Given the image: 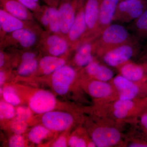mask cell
Returning <instances> with one entry per match:
<instances>
[{
  "instance_id": "cell-4",
  "label": "cell",
  "mask_w": 147,
  "mask_h": 147,
  "mask_svg": "<svg viewBox=\"0 0 147 147\" xmlns=\"http://www.w3.org/2000/svg\"><path fill=\"white\" fill-rule=\"evenodd\" d=\"M101 1H85L84 11L87 30L82 43L94 40L98 37V21Z\"/></svg>"
},
{
  "instance_id": "cell-13",
  "label": "cell",
  "mask_w": 147,
  "mask_h": 147,
  "mask_svg": "<svg viewBox=\"0 0 147 147\" xmlns=\"http://www.w3.org/2000/svg\"><path fill=\"white\" fill-rule=\"evenodd\" d=\"M111 81L117 91L118 99L134 100L140 93V86L137 83L130 81L120 74Z\"/></svg>"
},
{
  "instance_id": "cell-12",
  "label": "cell",
  "mask_w": 147,
  "mask_h": 147,
  "mask_svg": "<svg viewBox=\"0 0 147 147\" xmlns=\"http://www.w3.org/2000/svg\"><path fill=\"white\" fill-rule=\"evenodd\" d=\"M57 105V100L51 92L45 90L37 91L29 100V107L37 114H44L52 111Z\"/></svg>"
},
{
  "instance_id": "cell-29",
  "label": "cell",
  "mask_w": 147,
  "mask_h": 147,
  "mask_svg": "<svg viewBox=\"0 0 147 147\" xmlns=\"http://www.w3.org/2000/svg\"><path fill=\"white\" fill-rule=\"evenodd\" d=\"M26 121L17 118L15 119L11 124V129L15 134H21L26 130L28 125Z\"/></svg>"
},
{
  "instance_id": "cell-23",
  "label": "cell",
  "mask_w": 147,
  "mask_h": 147,
  "mask_svg": "<svg viewBox=\"0 0 147 147\" xmlns=\"http://www.w3.org/2000/svg\"><path fill=\"white\" fill-rule=\"evenodd\" d=\"M49 12V27L48 30L52 33L59 35L61 32L60 20L58 8L48 5Z\"/></svg>"
},
{
  "instance_id": "cell-24",
  "label": "cell",
  "mask_w": 147,
  "mask_h": 147,
  "mask_svg": "<svg viewBox=\"0 0 147 147\" xmlns=\"http://www.w3.org/2000/svg\"><path fill=\"white\" fill-rule=\"evenodd\" d=\"M49 132L50 129L44 125H37L29 131L28 138L32 143L39 144L47 137Z\"/></svg>"
},
{
  "instance_id": "cell-21",
  "label": "cell",
  "mask_w": 147,
  "mask_h": 147,
  "mask_svg": "<svg viewBox=\"0 0 147 147\" xmlns=\"http://www.w3.org/2000/svg\"><path fill=\"white\" fill-rule=\"evenodd\" d=\"M137 105L134 100L117 99L112 105V114L117 119H123L133 114Z\"/></svg>"
},
{
  "instance_id": "cell-31",
  "label": "cell",
  "mask_w": 147,
  "mask_h": 147,
  "mask_svg": "<svg viewBox=\"0 0 147 147\" xmlns=\"http://www.w3.org/2000/svg\"><path fill=\"white\" fill-rule=\"evenodd\" d=\"M32 110L25 106H19L16 109V118L26 121L32 116Z\"/></svg>"
},
{
  "instance_id": "cell-37",
  "label": "cell",
  "mask_w": 147,
  "mask_h": 147,
  "mask_svg": "<svg viewBox=\"0 0 147 147\" xmlns=\"http://www.w3.org/2000/svg\"><path fill=\"white\" fill-rule=\"evenodd\" d=\"M47 5L57 7L61 0H43Z\"/></svg>"
},
{
  "instance_id": "cell-2",
  "label": "cell",
  "mask_w": 147,
  "mask_h": 147,
  "mask_svg": "<svg viewBox=\"0 0 147 147\" xmlns=\"http://www.w3.org/2000/svg\"><path fill=\"white\" fill-rule=\"evenodd\" d=\"M138 47L137 42L133 40L109 50L100 57L107 65L118 68L130 61Z\"/></svg>"
},
{
  "instance_id": "cell-33",
  "label": "cell",
  "mask_w": 147,
  "mask_h": 147,
  "mask_svg": "<svg viewBox=\"0 0 147 147\" xmlns=\"http://www.w3.org/2000/svg\"><path fill=\"white\" fill-rule=\"evenodd\" d=\"M8 145L10 147H25V141L24 137L21 134H15L9 139Z\"/></svg>"
},
{
  "instance_id": "cell-11",
  "label": "cell",
  "mask_w": 147,
  "mask_h": 147,
  "mask_svg": "<svg viewBox=\"0 0 147 147\" xmlns=\"http://www.w3.org/2000/svg\"><path fill=\"white\" fill-rule=\"evenodd\" d=\"M41 121L43 125L50 130L61 131L69 128L74 119L69 113L52 110L43 114Z\"/></svg>"
},
{
  "instance_id": "cell-25",
  "label": "cell",
  "mask_w": 147,
  "mask_h": 147,
  "mask_svg": "<svg viewBox=\"0 0 147 147\" xmlns=\"http://www.w3.org/2000/svg\"><path fill=\"white\" fill-rule=\"evenodd\" d=\"M39 67V63L36 59L21 61L18 67L17 73L21 76H28L34 73Z\"/></svg>"
},
{
  "instance_id": "cell-7",
  "label": "cell",
  "mask_w": 147,
  "mask_h": 147,
  "mask_svg": "<svg viewBox=\"0 0 147 147\" xmlns=\"http://www.w3.org/2000/svg\"><path fill=\"white\" fill-rule=\"evenodd\" d=\"M85 1L82 2L77 9L74 22L66 36L69 46L73 49H77L83 43L86 32L84 11Z\"/></svg>"
},
{
  "instance_id": "cell-42",
  "label": "cell",
  "mask_w": 147,
  "mask_h": 147,
  "mask_svg": "<svg viewBox=\"0 0 147 147\" xmlns=\"http://www.w3.org/2000/svg\"><path fill=\"white\" fill-rule=\"evenodd\" d=\"M142 65L143 66V67H144V69L145 72H146V74H147V63L143 64Z\"/></svg>"
},
{
  "instance_id": "cell-3",
  "label": "cell",
  "mask_w": 147,
  "mask_h": 147,
  "mask_svg": "<svg viewBox=\"0 0 147 147\" xmlns=\"http://www.w3.org/2000/svg\"><path fill=\"white\" fill-rule=\"evenodd\" d=\"M147 9L146 0H127L119 2L113 21L119 23L135 21Z\"/></svg>"
},
{
  "instance_id": "cell-1",
  "label": "cell",
  "mask_w": 147,
  "mask_h": 147,
  "mask_svg": "<svg viewBox=\"0 0 147 147\" xmlns=\"http://www.w3.org/2000/svg\"><path fill=\"white\" fill-rule=\"evenodd\" d=\"M134 40L128 31L119 24H111L94 40V53L98 57L109 50Z\"/></svg>"
},
{
  "instance_id": "cell-19",
  "label": "cell",
  "mask_w": 147,
  "mask_h": 147,
  "mask_svg": "<svg viewBox=\"0 0 147 147\" xmlns=\"http://www.w3.org/2000/svg\"><path fill=\"white\" fill-rule=\"evenodd\" d=\"M94 40L81 44L77 48L74 58V63L79 67H86L94 60Z\"/></svg>"
},
{
  "instance_id": "cell-28",
  "label": "cell",
  "mask_w": 147,
  "mask_h": 147,
  "mask_svg": "<svg viewBox=\"0 0 147 147\" xmlns=\"http://www.w3.org/2000/svg\"><path fill=\"white\" fill-rule=\"evenodd\" d=\"M134 27L139 33H147V9L135 20Z\"/></svg>"
},
{
  "instance_id": "cell-18",
  "label": "cell",
  "mask_w": 147,
  "mask_h": 147,
  "mask_svg": "<svg viewBox=\"0 0 147 147\" xmlns=\"http://www.w3.org/2000/svg\"><path fill=\"white\" fill-rule=\"evenodd\" d=\"M92 79L108 82L114 78V72L109 67L94 60L85 67Z\"/></svg>"
},
{
  "instance_id": "cell-39",
  "label": "cell",
  "mask_w": 147,
  "mask_h": 147,
  "mask_svg": "<svg viewBox=\"0 0 147 147\" xmlns=\"http://www.w3.org/2000/svg\"><path fill=\"white\" fill-rule=\"evenodd\" d=\"M5 62V55L2 50L0 52V67H2Z\"/></svg>"
},
{
  "instance_id": "cell-36",
  "label": "cell",
  "mask_w": 147,
  "mask_h": 147,
  "mask_svg": "<svg viewBox=\"0 0 147 147\" xmlns=\"http://www.w3.org/2000/svg\"><path fill=\"white\" fill-rule=\"evenodd\" d=\"M140 122L142 126L146 130L147 134V113H145L141 117Z\"/></svg>"
},
{
  "instance_id": "cell-32",
  "label": "cell",
  "mask_w": 147,
  "mask_h": 147,
  "mask_svg": "<svg viewBox=\"0 0 147 147\" xmlns=\"http://www.w3.org/2000/svg\"><path fill=\"white\" fill-rule=\"evenodd\" d=\"M68 145L71 147H88V144L86 140L76 135L71 136L68 141Z\"/></svg>"
},
{
  "instance_id": "cell-34",
  "label": "cell",
  "mask_w": 147,
  "mask_h": 147,
  "mask_svg": "<svg viewBox=\"0 0 147 147\" xmlns=\"http://www.w3.org/2000/svg\"><path fill=\"white\" fill-rule=\"evenodd\" d=\"M67 146V142L65 137H61L57 139L52 145V147H65Z\"/></svg>"
},
{
  "instance_id": "cell-22",
  "label": "cell",
  "mask_w": 147,
  "mask_h": 147,
  "mask_svg": "<svg viewBox=\"0 0 147 147\" xmlns=\"http://www.w3.org/2000/svg\"><path fill=\"white\" fill-rule=\"evenodd\" d=\"M65 60L63 58L49 55L40 59L39 67L42 73L45 75H49L65 65Z\"/></svg>"
},
{
  "instance_id": "cell-15",
  "label": "cell",
  "mask_w": 147,
  "mask_h": 147,
  "mask_svg": "<svg viewBox=\"0 0 147 147\" xmlns=\"http://www.w3.org/2000/svg\"><path fill=\"white\" fill-rule=\"evenodd\" d=\"M120 0H102L98 25V36L104 29L112 24L116 9Z\"/></svg>"
},
{
  "instance_id": "cell-45",
  "label": "cell",
  "mask_w": 147,
  "mask_h": 147,
  "mask_svg": "<svg viewBox=\"0 0 147 147\" xmlns=\"http://www.w3.org/2000/svg\"><path fill=\"white\" fill-rule=\"evenodd\" d=\"M146 1H147V0H146Z\"/></svg>"
},
{
  "instance_id": "cell-8",
  "label": "cell",
  "mask_w": 147,
  "mask_h": 147,
  "mask_svg": "<svg viewBox=\"0 0 147 147\" xmlns=\"http://www.w3.org/2000/svg\"><path fill=\"white\" fill-rule=\"evenodd\" d=\"M76 75L74 69L66 65L52 74V86L55 92L60 95L66 94L74 82Z\"/></svg>"
},
{
  "instance_id": "cell-20",
  "label": "cell",
  "mask_w": 147,
  "mask_h": 147,
  "mask_svg": "<svg viewBox=\"0 0 147 147\" xmlns=\"http://www.w3.org/2000/svg\"><path fill=\"white\" fill-rule=\"evenodd\" d=\"M118 69L121 75L135 83L143 82L146 79V73L142 65L129 61Z\"/></svg>"
},
{
  "instance_id": "cell-27",
  "label": "cell",
  "mask_w": 147,
  "mask_h": 147,
  "mask_svg": "<svg viewBox=\"0 0 147 147\" xmlns=\"http://www.w3.org/2000/svg\"><path fill=\"white\" fill-rule=\"evenodd\" d=\"M13 105L5 100L0 102V118L1 119H10L16 114V111Z\"/></svg>"
},
{
  "instance_id": "cell-16",
  "label": "cell",
  "mask_w": 147,
  "mask_h": 147,
  "mask_svg": "<svg viewBox=\"0 0 147 147\" xmlns=\"http://www.w3.org/2000/svg\"><path fill=\"white\" fill-rule=\"evenodd\" d=\"M1 8L16 18L25 21L34 22V16L18 0H0Z\"/></svg>"
},
{
  "instance_id": "cell-38",
  "label": "cell",
  "mask_w": 147,
  "mask_h": 147,
  "mask_svg": "<svg viewBox=\"0 0 147 147\" xmlns=\"http://www.w3.org/2000/svg\"><path fill=\"white\" fill-rule=\"evenodd\" d=\"M129 147H147V143L145 142H132L128 145Z\"/></svg>"
},
{
  "instance_id": "cell-35",
  "label": "cell",
  "mask_w": 147,
  "mask_h": 147,
  "mask_svg": "<svg viewBox=\"0 0 147 147\" xmlns=\"http://www.w3.org/2000/svg\"><path fill=\"white\" fill-rule=\"evenodd\" d=\"M36 54L33 52H27L23 53L21 56V61L30 60L36 59Z\"/></svg>"
},
{
  "instance_id": "cell-9",
  "label": "cell",
  "mask_w": 147,
  "mask_h": 147,
  "mask_svg": "<svg viewBox=\"0 0 147 147\" xmlns=\"http://www.w3.org/2000/svg\"><path fill=\"white\" fill-rule=\"evenodd\" d=\"M91 138L96 147H112L119 144L121 134L119 129L114 127L100 125L94 129Z\"/></svg>"
},
{
  "instance_id": "cell-17",
  "label": "cell",
  "mask_w": 147,
  "mask_h": 147,
  "mask_svg": "<svg viewBox=\"0 0 147 147\" xmlns=\"http://www.w3.org/2000/svg\"><path fill=\"white\" fill-rule=\"evenodd\" d=\"M44 45L50 55L59 57L65 54L69 47L68 40L65 38L53 33L45 38Z\"/></svg>"
},
{
  "instance_id": "cell-41",
  "label": "cell",
  "mask_w": 147,
  "mask_h": 147,
  "mask_svg": "<svg viewBox=\"0 0 147 147\" xmlns=\"http://www.w3.org/2000/svg\"><path fill=\"white\" fill-rule=\"evenodd\" d=\"M141 106H146L147 107V98H145L142 102H141Z\"/></svg>"
},
{
  "instance_id": "cell-5",
  "label": "cell",
  "mask_w": 147,
  "mask_h": 147,
  "mask_svg": "<svg viewBox=\"0 0 147 147\" xmlns=\"http://www.w3.org/2000/svg\"><path fill=\"white\" fill-rule=\"evenodd\" d=\"M34 22L25 21L16 18L1 8L0 9L1 40L6 35L20 29L26 28L38 32L39 28L34 24Z\"/></svg>"
},
{
  "instance_id": "cell-44",
  "label": "cell",
  "mask_w": 147,
  "mask_h": 147,
  "mask_svg": "<svg viewBox=\"0 0 147 147\" xmlns=\"http://www.w3.org/2000/svg\"><path fill=\"white\" fill-rule=\"evenodd\" d=\"M127 1V0H120V1Z\"/></svg>"
},
{
  "instance_id": "cell-30",
  "label": "cell",
  "mask_w": 147,
  "mask_h": 147,
  "mask_svg": "<svg viewBox=\"0 0 147 147\" xmlns=\"http://www.w3.org/2000/svg\"><path fill=\"white\" fill-rule=\"evenodd\" d=\"M23 5L34 14L39 13L41 10L42 6L40 3L39 0H18Z\"/></svg>"
},
{
  "instance_id": "cell-14",
  "label": "cell",
  "mask_w": 147,
  "mask_h": 147,
  "mask_svg": "<svg viewBox=\"0 0 147 147\" xmlns=\"http://www.w3.org/2000/svg\"><path fill=\"white\" fill-rule=\"evenodd\" d=\"M89 94L94 98L100 100H108L117 98V93L115 87L108 82L92 79L86 87Z\"/></svg>"
},
{
  "instance_id": "cell-43",
  "label": "cell",
  "mask_w": 147,
  "mask_h": 147,
  "mask_svg": "<svg viewBox=\"0 0 147 147\" xmlns=\"http://www.w3.org/2000/svg\"><path fill=\"white\" fill-rule=\"evenodd\" d=\"M146 86L147 87V79H146Z\"/></svg>"
},
{
  "instance_id": "cell-10",
  "label": "cell",
  "mask_w": 147,
  "mask_h": 147,
  "mask_svg": "<svg viewBox=\"0 0 147 147\" xmlns=\"http://www.w3.org/2000/svg\"><path fill=\"white\" fill-rule=\"evenodd\" d=\"M84 1L61 0L58 9L62 34L67 35L74 22L77 9Z\"/></svg>"
},
{
  "instance_id": "cell-40",
  "label": "cell",
  "mask_w": 147,
  "mask_h": 147,
  "mask_svg": "<svg viewBox=\"0 0 147 147\" xmlns=\"http://www.w3.org/2000/svg\"><path fill=\"white\" fill-rule=\"evenodd\" d=\"M6 79L5 74V72L1 70L0 71V85L1 86L4 84Z\"/></svg>"
},
{
  "instance_id": "cell-6",
  "label": "cell",
  "mask_w": 147,
  "mask_h": 147,
  "mask_svg": "<svg viewBox=\"0 0 147 147\" xmlns=\"http://www.w3.org/2000/svg\"><path fill=\"white\" fill-rule=\"evenodd\" d=\"M37 32L28 29L17 30L6 35L1 40V47L18 46L28 49L35 45L37 41Z\"/></svg>"
},
{
  "instance_id": "cell-26",
  "label": "cell",
  "mask_w": 147,
  "mask_h": 147,
  "mask_svg": "<svg viewBox=\"0 0 147 147\" xmlns=\"http://www.w3.org/2000/svg\"><path fill=\"white\" fill-rule=\"evenodd\" d=\"M2 94L4 100L13 106H17L21 103V99L13 87H5L3 89Z\"/></svg>"
}]
</instances>
